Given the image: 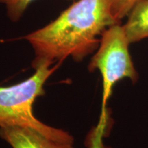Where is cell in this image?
<instances>
[{
	"mask_svg": "<svg viewBox=\"0 0 148 148\" xmlns=\"http://www.w3.org/2000/svg\"><path fill=\"white\" fill-rule=\"evenodd\" d=\"M114 0H76L58 17L23 37L32 46L35 69L53 65L68 57L81 62L97 50L102 33L118 22L112 13Z\"/></svg>",
	"mask_w": 148,
	"mask_h": 148,
	"instance_id": "cell-1",
	"label": "cell"
},
{
	"mask_svg": "<svg viewBox=\"0 0 148 148\" xmlns=\"http://www.w3.org/2000/svg\"><path fill=\"white\" fill-rule=\"evenodd\" d=\"M0 138L12 148H75L74 142L54 139L29 127H0Z\"/></svg>",
	"mask_w": 148,
	"mask_h": 148,
	"instance_id": "cell-4",
	"label": "cell"
},
{
	"mask_svg": "<svg viewBox=\"0 0 148 148\" xmlns=\"http://www.w3.org/2000/svg\"><path fill=\"white\" fill-rule=\"evenodd\" d=\"M86 146L88 148H110L103 145L100 139V136L97 134L86 143Z\"/></svg>",
	"mask_w": 148,
	"mask_h": 148,
	"instance_id": "cell-8",
	"label": "cell"
},
{
	"mask_svg": "<svg viewBox=\"0 0 148 148\" xmlns=\"http://www.w3.org/2000/svg\"><path fill=\"white\" fill-rule=\"evenodd\" d=\"M130 44L123 25L121 23L114 24L102 33L97 51L88 64V71L94 72L97 70L102 77L101 120L104 116L107 101L114 84L124 78L130 79L134 84L138 79L129 53Z\"/></svg>",
	"mask_w": 148,
	"mask_h": 148,
	"instance_id": "cell-3",
	"label": "cell"
},
{
	"mask_svg": "<svg viewBox=\"0 0 148 148\" xmlns=\"http://www.w3.org/2000/svg\"><path fill=\"white\" fill-rule=\"evenodd\" d=\"M56 68L57 65L43 62L35 68L32 76L25 80L0 86V127H29L54 139L74 142L70 133L42 123L33 112L35 101L45 94V83Z\"/></svg>",
	"mask_w": 148,
	"mask_h": 148,
	"instance_id": "cell-2",
	"label": "cell"
},
{
	"mask_svg": "<svg viewBox=\"0 0 148 148\" xmlns=\"http://www.w3.org/2000/svg\"><path fill=\"white\" fill-rule=\"evenodd\" d=\"M123 25L130 43L148 38V0H137Z\"/></svg>",
	"mask_w": 148,
	"mask_h": 148,
	"instance_id": "cell-5",
	"label": "cell"
},
{
	"mask_svg": "<svg viewBox=\"0 0 148 148\" xmlns=\"http://www.w3.org/2000/svg\"><path fill=\"white\" fill-rule=\"evenodd\" d=\"M137 0H114L112 13L116 20L121 23L122 18L127 16Z\"/></svg>",
	"mask_w": 148,
	"mask_h": 148,
	"instance_id": "cell-7",
	"label": "cell"
},
{
	"mask_svg": "<svg viewBox=\"0 0 148 148\" xmlns=\"http://www.w3.org/2000/svg\"><path fill=\"white\" fill-rule=\"evenodd\" d=\"M34 1L35 0H0V3L5 5L9 19L13 22H17L27 7Z\"/></svg>",
	"mask_w": 148,
	"mask_h": 148,
	"instance_id": "cell-6",
	"label": "cell"
}]
</instances>
